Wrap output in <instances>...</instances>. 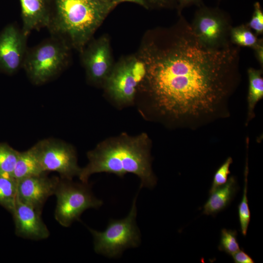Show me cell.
<instances>
[{
    "label": "cell",
    "mask_w": 263,
    "mask_h": 263,
    "mask_svg": "<svg viewBox=\"0 0 263 263\" xmlns=\"http://www.w3.org/2000/svg\"><path fill=\"white\" fill-rule=\"evenodd\" d=\"M167 28L147 33L137 55L146 68L140 85L160 116L195 130L229 115L240 81V47H208L181 15Z\"/></svg>",
    "instance_id": "cell-1"
},
{
    "label": "cell",
    "mask_w": 263,
    "mask_h": 263,
    "mask_svg": "<svg viewBox=\"0 0 263 263\" xmlns=\"http://www.w3.org/2000/svg\"><path fill=\"white\" fill-rule=\"evenodd\" d=\"M150 140L147 134L136 136L123 133L106 139L87 153L88 163L81 168L78 178L87 183L93 174L107 172L123 177L128 173L137 175L140 187L151 188L157 179L151 169Z\"/></svg>",
    "instance_id": "cell-2"
},
{
    "label": "cell",
    "mask_w": 263,
    "mask_h": 263,
    "mask_svg": "<svg viewBox=\"0 0 263 263\" xmlns=\"http://www.w3.org/2000/svg\"><path fill=\"white\" fill-rule=\"evenodd\" d=\"M118 4L112 0H51L46 28L51 36L81 53Z\"/></svg>",
    "instance_id": "cell-3"
},
{
    "label": "cell",
    "mask_w": 263,
    "mask_h": 263,
    "mask_svg": "<svg viewBox=\"0 0 263 263\" xmlns=\"http://www.w3.org/2000/svg\"><path fill=\"white\" fill-rule=\"evenodd\" d=\"M71 49L63 41L51 36L28 49L22 68L33 84H45L56 78L67 67Z\"/></svg>",
    "instance_id": "cell-4"
},
{
    "label": "cell",
    "mask_w": 263,
    "mask_h": 263,
    "mask_svg": "<svg viewBox=\"0 0 263 263\" xmlns=\"http://www.w3.org/2000/svg\"><path fill=\"white\" fill-rule=\"evenodd\" d=\"M136 199V197L125 218L111 219L104 231L89 228L93 236L94 250L96 253L109 258H116L126 249L139 245L141 235L135 221Z\"/></svg>",
    "instance_id": "cell-5"
},
{
    "label": "cell",
    "mask_w": 263,
    "mask_h": 263,
    "mask_svg": "<svg viewBox=\"0 0 263 263\" xmlns=\"http://www.w3.org/2000/svg\"><path fill=\"white\" fill-rule=\"evenodd\" d=\"M54 195L56 198L55 218L64 227L79 220L86 209L97 208L103 204L94 196L88 182L77 183L60 178Z\"/></svg>",
    "instance_id": "cell-6"
},
{
    "label": "cell",
    "mask_w": 263,
    "mask_h": 263,
    "mask_svg": "<svg viewBox=\"0 0 263 263\" xmlns=\"http://www.w3.org/2000/svg\"><path fill=\"white\" fill-rule=\"evenodd\" d=\"M145 75V64L138 56H128L113 66L104 81L106 90L117 103H131Z\"/></svg>",
    "instance_id": "cell-7"
},
{
    "label": "cell",
    "mask_w": 263,
    "mask_h": 263,
    "mask_svg": "<svg viewBox=\"0 0 263 263\" xmlns=\"http://www.w3.org/2000/svg\"><path fill=\"white\" fill-rule=\"evenodd\" d=\"M190 25L197 38L208 47L219 49L232 44L229 40L232 27L230 18L218 8L204 4L199 7Z\"/></svg>",
    "instance_id": "cell-8"
},
{
    "label": "cell",
    "mask_w": 263,
    "mask_h": 263,
    "mask_svg": "<svg viewBox=\"0 0 263 263\" xmlns=\"http://www.w3.org/2000/svg\"><path fill=\"white\" fill-rule=\"evenodd\" d=\"M43 171L57 172L60 178L73 180L78 176L81 168L77 164L74 147L64 141L44 139L33 146Z\"/></svg>",
    "instance_id": "cell-9"
},
{
    "label": "cell",
    "mask_w": 263,
    "mask_h": 263,
    "mask_svg": "<svg viewBox=\"0 0 263 263\" xmlns=\"http://www.w3.org/2000/svg\"><path fill=\"white\" fill-rule=\"evenodd\" d=\"M28 37L14 23L0 32V72L13 75L22 68Z\"/></svg>",
    "instance_id": "cell-10"
},
{
    "label": "cell",
    "mask_w": 263,
    "mask_h": 263,
    "mask_svg": "<svg viewBox=\"0 0 263 263\" xmlns=\"http://www.w3.org/2000/svg\"><path fill=\"white\" fill-rule=\"evenodd\" d=\"M108 38L103 36L85 47L81 54L82 64L88 80L94 83L105 81L113 67Z\"/></svg>",
    "instance_id": "cell-11"
},
{
    "label": "cell",
    "mask_w": 263,
    "mask_h": 263,
    "mask_svg": "<svg viewBox=\"0 0 263 263\" xmlns=\"http://www.w3.org/2000/svg\"><path fill=\"white\" fill-rule=\"evenodd\" d=\"M59 180L44 173L17 181V200L41 212L48 198L55 194Z\"/></svg>",
    "instance_id": "cell-12"
},
{
    "label": "cell",
    "mask_w": 263,
    "mask_h": 263,
    "mask_svg": "<svg viewBox=\"0 0 263 263\" xmlns=\"http://www.w3.org/2000/svg\"><path fill=\"white\" fill-rule=\"evenodd\" d=\"M11 213L18 236L34 240L49 237L50 232L41 217V212L31 206L17 200Z\"/></svg>",
    "instance_id": "cell-13"
},
{
    "label": "cell",
    "mask_w": 263,
    "mask_h": 263,
    "mask_svg": "<svg viewBox=\"0 0 263 263\" xmlns=\"http://www.w3.org/2000/svg\"><path fill=\"white\" fill-rule=\"evenodd\" d=\"M21 29L29 36L34 30L46 28L50 14L51 0H19Z\"/></svg>",
    "instance_id": "cell-14"
},
{
    "label": "cell",
    "mask_w": 263,
    "mask_h": 263,
    "mask_svg": "<svg viewBox=\"0 0 263 263\" xmlns=\"http://www.w3.org/2000/svg\"><path fill=\"white\" fill-rule=\"evenodd\" d=\"M239 189L237 178L231 176L227 182L212 193L203 207V213L215 216L227 207Z\"/></svg>",
    "instance_id": "cell-15"
},
{
    "label": "cell",
    "mask_w": 263,
    "mask_h": 263,
    "mask_svg": "<svg viewBox=\"0 0 263 263\" xmlns=\"http://www.w3.org/2000/svg\"><path fill=\"white\" fill-rule=\"evenodd\" d=\"M46 173L39 163L33 146L19 151L13 173V178L19 181L24 178Z\"/></svg>",
    "instance_id": "cell-16"
},
{
    "label": "cell",
    "mask_w": 263,
    "mask_h": 263,
    "mask_svg": "<svg viewBox=\"0 0 263 263\" xmlns=\"http://www.w3.org/2000/svg\"><path fill=\"white\" fill-rule=\"evenodd\" d=\"M248 89L247 96V113L245 126L255 116L254 109L257 103L263 97V69L249 68L247 69Z\"/></svg>",
    "instance_id": "cell-17"
},
{
    "label": "cell",
    "mask_w": 263,
    "mask_h": 263,
    "mask_svg": "<svg viewBox=\"0 0 263 263\" xmlns=\"http://www.w3.org/2000/svg\"><path fill=\"white\" fill-rule=\"evenodd\" d=\"M247 24L232 27L229 33L230 42L236 46L247 47L253 49L259 42L260 38Z\"/></svg>",
    "instance_id": "cell-18"
},
{
    "label": "cell",
    "mask_w": 263,
    "mask_h": 263,
    "mask_svg": "<svg viewBox=\"0 0 263 263\" xmlns=\"http://www.w3.org/2000/svg\"><path fill=\"white\" fill-rule=\"evenodd\" d=\"M18 181L0 176V205L12 213L17 201Z\"/></svg>",
    "instance_id": "cell-19"
},
{
    "label": "cell",
    "mask_w": 263,
    "mask_h": 263,
    "mask_svg": "<svg viewBox=\"0 0 263 263\" xmlns=\"http://www.w3.org/2000/svg\"><path fill=\"white\" fill-rule=\"evenodd\" d=\"M19 151L5 143H0V176L13 178Z\"/></svg>",
    "instance_id": "cell-20"
},
{
    "label": "cell",
    "mask_w": 263,
    "mask_h": 263,
    "mask_svg": "<svg viewBox=\"0 0 263 263\" xmlns=\"http://www.w3.org/2000/svg\"><path fill=\"white\" fill-rule=\"evenodd\" d=\"M248 172L247 157L244 172V187L242 200L238 207V213L240 225V229L243 235L246 236L249 223L251 214L248 206L247 198V175Z\"/></svg>",
    "instance_id": "cell-21"
},
{
    "label": "cell",
    "mask_w": 263,
    "mask_h": 263,
    "mask_svg": "<svg viewBox=\"0 0 263 263\" xmlns=\"http://www.w3.org/2000/svg\"><path fill=\"white\" fill-rule=\"evenodd\" d=\"M236 230L223 228L221 231L219 250L231 256L240 249Z\"/></svg>",
    "instance_id": "cell-22"
},
{
    "label": "cell",
    "mask_w": 263,
    "mask_h": 263,
    "mask_svg": "<svg viewBox=\"0 0 263 263\" xmlns=\"http://www.w3.org/2000/svg\"><path fill=\"white\" fill-rule=\"evenodd\" d=\"M232 163V158L229 156L216 170L213 176L209 194L227 182L228 176L230 173V167Z\"/></svg>",
    "instance_id": "cell-23"
},
{
    "label": "cell",
    "mask_w": 263,
    "mask_h": 263,
    "mask_svg": "<svg viewBox=\"0 0 263 263\" xmlns=\"http://www.w3.org/2000/svg\"><path fill=\"white\" fill-rule=\"evenodd\" d=\"M246 24L257 36L263 35V11L259 2L254 3L252 16Z\"/></svg>",
    "instance_id": "cell-24"
},
{
    "label": "cell",
    "mask_w": 263,
    "mask_h": 263,
    "mask_svg": "<svg viewBox=\"0 0 263 263\" xmlns=\"http://www.w3.org/2000/svg\"><path fill=\"white\" fill-rule=\"evenodd\" d=\"M149 6L152 8H173L176 7V0H147Z\"/></svg>",
    "instance_id": "cell-25"
},
{
    "label": "cell",
    "mask_w": 263,
    "mask_h": 263,
    "mask_svg": "<svg viewBox=\"0 0 263 263\" xmlns=\"http://www.w3.org/2000/svg\"><path fill=\"white\" fill-rule=\"evenodd\" d=\"M235 263H254V261L243 249H240L231 255Z\"/></svg>",
    "instance_id": "cell-26"
},
{
    "label": "cell",
    "mask_w": 263,
    "mask_h": 263,
    "mask_svg": "<svg viewBox=\"0 0 263 263\" xmlns=\"http://www.w3.org/2000/svg\"><path fill=\"white\" fill-rule=\"evenodd\" d=\"M193 5L200 7L203 5V3L202 0H176V8L179 16L181 15L183 9Z\"/></svg>",
    "instance_id": "cell-27"
},
{
    "label": "cell",
    "mask_w": 263,
    "mask_h": 263,
    "mask_svg": "<svg viewBox=\"0 0 263 263\" xmlns=\"http://www.w3.org/2000/svg\"><path fill=\"white\" fill-rule=\"evenodd\" d=\"M254 55L257 60L262 67H263V38H260L259 42L253 48Z\"/></svg>",
    "instance_id": "cell-28"
},
{
    "label": "cell",
    "mask_w": 263,
    "mask_h": 263,
    "mask_svg": "<svg viewBox=\"0 0 263 263\" xmlns=\"http://www.w3.org/2000/svg\"><path fill=\"white\" fill-rule=\"evenodd\" d=\"M118 4L122 2H133L136 4H137L140 6H143L146 9H149V6L148 3L147 1V0H112Z\"/></svg>",
    "instance_id": "cell-29"
}]
</instances>
